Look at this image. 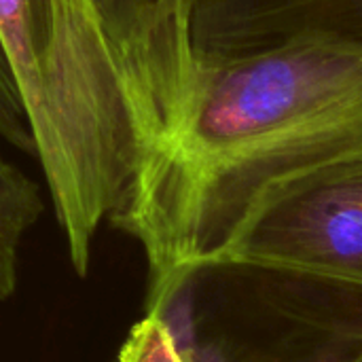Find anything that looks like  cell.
<instances>
[{
    "instance_id": "obj_6",
    "label": "cell",
    "mask_w": 362,
    "mask_h": 362,
    "mask_svg": "<svg viewBox=\"0 0 362 362\" xmlns=\"http://www.w3.org/2000/svg\"><path fill=\"white\" fill-rule=\"evenodd\" d=\"M40 214L38 185L0 155V301L17 288L21 242Z\"/></svg>"
},
{
    "instance_id": "obj_2",
    "label": "cell",
    "mask_w": 362,
    "mask_h": 362,
    "mask_svg": "<svg viewBox=\"0 0 362 362\" xmlns=\"http://www.w3.org/2000/svg\"><path fill=\"white\" fill-rule=\"evenodd\" d=\"M0 45L74 272L123 204L148 146L91 0H0Z\"/></svg>"
},
{
    "instance_id": "obj_5",
    "label": "cell",
    "mask_w": 362,
    "mask_h": 362,
    "mask_svg": "<svg viewBox=\"0 0 362 362\" xmlns=\"http://www.w3.org/2000/svg\"><path fill=\"white\" fill-rule=\"evenodd\" d=\"M303 45L362 51V0H195L191 47L197 64Z\"/></svg>"
},
{
    "instance_id": "obj_9",
    "label": "cell",
    "mask_w": 362,
    "mask_h": 362,
    "mask_svg": "<svg viewBox=\"0 0 362 362\" xmlns=\"http://www.w3.org/2000/svg\"><path fill=\"white\" fill-rule=\"evenodd\" d=\"M344 362H362V348L358 350V352H354V354H352L350 358H346Z\"/></svg>"
},
{
    "instance_id": "obj_3",
    "label": "cell",
    "mask_w": 362,
    "mask_h": 362,
    "mask_svg": "<svg viewBox=\"0 0 362 362\" xmlns=\"http://www.w3.org/2000/svg\"><path fill=\"white\" fill-rule=\"evenodd\" d=\"M221 267L362 293V153L274 185L221 255Z\"/></svg>"
},
{
    "instance_id": "obj_7",
    "label": "cell",
    "mask_w": 362,
    "mask_h": 362,
    "mask_svg": "<svg viewBox=\"0 0 362 362\" xmlns=\"http://www.w3.org/2000/svg\"><path fill=\"white\" fill-rule=\"evenodd\" d=\"M182 295L170 305L146 310L123 341L115 362H191V339L185 312L180 310Z\"/></svg>"
},
{
    "instance_id": "obj_1",
    "label": "cell",
    "mask_w": 362,
    "mask_h": 362,
    "mask_svg": "<svg viewBox=\"0 0 362 362\" xmlns=\"http://www.w3.org/2000/svg\"><path fill=\"white\" fill-rule=\"evenodd\" d=\"M362 153V51L288 47L197 64L178 127L138 170L108 223L146 259L159 310L218 259L278 182Z\"/></svg>"
},
{
    "instance_id": "obj_8",
    "label": "cell",
    "mask_w": 362,
    "mask_h": 362,
    "mask_svg": "<svg viewBox=\"0 0 362 362\" xmlns=\"http://www.w3.org/2000/svg\"><path fill=\"white\" fill-rule=\"evenodd\" d=\"M0 136L23 153L34 155V138L28 123L19 85L13 76L4 49L0 45Z\"/></svg>"
},
{
    "instance_id": "obj_4",
    "label": "cell",
    "mask_w": 362,
    "mask_h": 362,
    "mask_svg": "<svg viewBox=\"0 0 362 362\" xmlns=\"http://www.w3.org/2000/svg\"><path fill=\"white\" fill-rule=\"evenodd\" d=\"M136 108L148 153L180 123L197 74L195 0H91Z\"/></svg>"
}]
</instances>
